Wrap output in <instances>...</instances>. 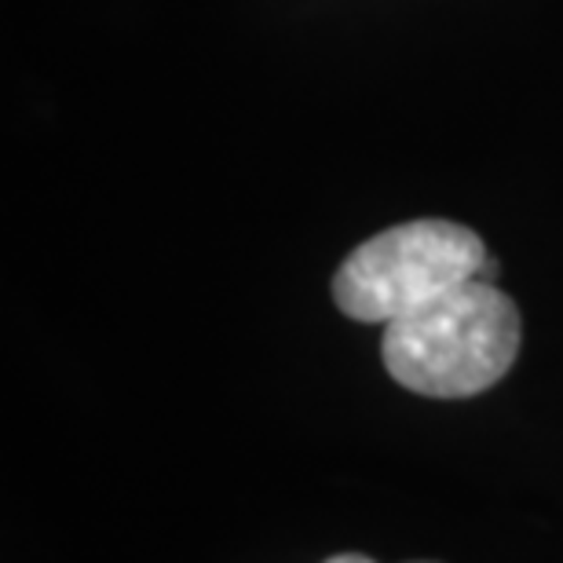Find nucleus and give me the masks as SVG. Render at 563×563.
Wrapping results in <instances>:
<instances>
[{
  "mask_svg": "<svg viewBox=\"0 0 563 563\" xmlns=\"http://www.w3.org/2000/svg\"><path fill=\"white\" fill-rule=\"evenodd\" d=\"M385 369L428 399H472L494 388L520 355V311L494 282L465 286L385 325Z\"/></svg>",
  "mask_w": 563,
  "mask_h": 563,
  "instance_id": "obj_1",
  "label": "nucleus"
},
{
  "mask_svg": "<svg viewBox=\"0 0 563 563\" xmlns=\"http://www.w3.org/2000/svg\"><path fill=\"white\" fill-rule=\"evenodd\" d=\"M487 245L454 220H413L366 239L333 275V300L355 322H396L483 275Z\"/></svg>",
  "mask_w": 563,
  "mask_h": 563,
  "instance_id": "obj_2",
  "label": "nucleus"
},
{
  "mask_svg": "<svg viewBox=\"0 0 563 563\" xmlns=\"http://www.w3.org/2000/svg\"><path fill=\"white\" fill-rule=\"evenodd\" d=\"M322 563H374V560L363 556V553H336V556L322 560ZM418 563H428V560H418Z\"/></svg>",
  "mask_w": 563,
  "mask_h": 563,
  "instance_id": "obj_3",
  "label": "nucleus"
}]
</instances>
